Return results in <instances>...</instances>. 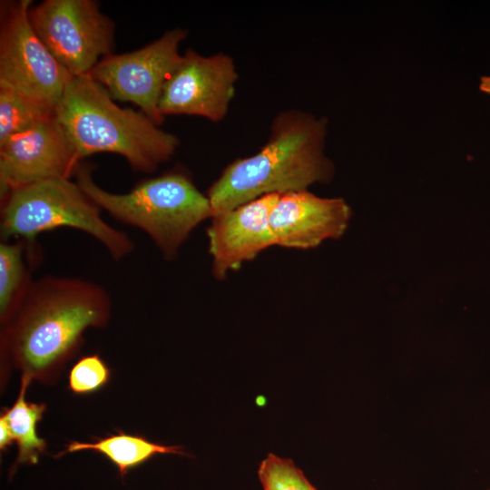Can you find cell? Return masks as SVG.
I'll return each instance as SVG.
<instances>
[{
  "label": "cell",
  "mask_w": 490,
  "mask_h": 490,
  "mask_svg": "<svg viewBox=\"0 0 490 490\" xmlns=\"http://www.w3.org/2000/svg\"><path fill=\"white\" fill-rule=\"evenodd\" d=\"M258 476L263 490H317L292 460L274 454L260 462Z\"/></svg>",
  "instance_id": "17"
},
{
  "label": "cell",
  "mask_w": 490,
  "mask_h": 490,
  "mask_svg": "<svg viewBox=\"0 0 490 490\" xmlns=\"http://www.w3.org/2000/svg\"><path fill=\"white\" fill-rule=\"evenodd\" d=\"M15 443L7 425L0 419V451L5 452Z\"/></svg>",
  "instance_id": "19"
},
{
  "label": "cell",
  "mask_w": 490,
  "mask_h": 490,
  "mask_svg": "<svg viewBox=\"0 0 490 490\" xmlns=\"http://www.w3.org/2000/svg\"><path fill=\"white\" fill-rule=\"evenodd\" d=\"M76 182L102 210L122 223L144 231L166 260H173L191 232L211 218V207L183 172L145 180L125 193L103 190L88 167L79 166Z\"/></svg>",
  "instance_id": "4"
},
{
  "label": "cell",
  "mask_w": 490,
  "mask_h": 490,
  "mask_svg": "<svg viewBox=\"0 0 490 490\" xmlns=\"http://www.w3.org/2000/svg\"><path fill=\"white\" fill-rule=\"evenodd\" d=\"M0 231L10 238L33 242L38 234L72 228L93 237L114 260L130 255L131 238L107 223L101 209L71 178L50 179L10 191L1 197Z\"/></svg>",
  "instance_id": "5"
},
{
  "label": "cell",
  "mask_w": 490,
  "mask_h": 490,
  "mask_svg": "<svg viewBox=\"0 0 490 490\" xmlns=\"http://www.w3.org/2000/svg\"><path fill=\"white\" fill-rule=\"evenodd\" d=\"M112 370L99 354L80 358L68 374L67 388L77 396L95 393L110 381Z\"/></svg>",
  "instance_id": "18"
},
{
  "label": "cell",
  "mask_w": 490,
  "mask_h": 490,
  "mask_svg": "<svg viewBox=\"0 0 490 490\" xmlns=\"http://www.w3.org/2000/svg\"><path fill=\"white\" fill-rule=\"evenodd\" d=\"M25 241L0 243V326L11 317L32 282L24 260Z\"/></svg>",
  "instance_id": "15"
},
{
  "label": "cell",
  "mask_w": 490,
  "mask_h": 490,
  "mask_svg": "<svg viewBox=\"0 0 490 490\" xmlns=\"http://www.w3.org/2000/svg\"><path fill=\"white\" fill-rule=\"evenodd\" d=\"M80 161L54 114L0 142L1 197L39 181L71 178Z\"/></svg>",
  "instance_id": "10"
},
{
  "label": "cell",
  "mask_w": 490,
  "mask_h": 490,
  "mask_svg": "<svg viewBox=\"0 0 490 490\" xmlns=\"http://www.w3.org/2000/svg\"><path fill=\"white\" fill-rule=\"evenodd\" d=\"M479 89L484 93H490V76H484L480 79Z\"/></svg>",
  "instance_id": "20"
},
{
  "label": "cell",
  "mask_w": 490,
  "mask_h": 490,
  "mask_svg": "<svg viewBox=\"0 0 490 490\" xmlns=\"http://www.w3.org/2000/svg\"><path fill=\"white\" fill-rule=\"evenodd\" d=\"M113 304L92 280L60 276L33 279L1 326V385L12 369L44 385L55 384L83 344L90 328L105 327Z\"/></svg>",
  "instance_id": "1"
},
{
  "label": "cell",
  "mask_w": 490,
  "mask_h": 490,
  "mask_svg": "<svg viewBox=\"0 0 490 490\" xmlns=\"http://www.w3.org/2000/svg\"><path fill=\"white\" fill-rule=\"evenodd\" d=\"M238 78L230 55L218 53L205 56L189 49L163 86L160 113L162 116L196 115L220 122L228 113Z\"/></svg>",
  "instance_id": "9"
},
{
  "label": "cell",
  "mask_w": 490,
  "mask_h": 490,
  "mask_svg": "<svg viewBox=\"0 0 490 490\" xmlns=\"http://www.w3.org/2000/svg\"><path fill=\"white\" fill-rule=\"evenodd\" d=\"M30 0L1 4L0 86L55 109L74 76L33 29Z\"/></svg>",
  "instance_id": "6"
},
{
  "label": "cell",
  "mask_w": 490,
  "mask_h": 490,
  "mask_svg": "<svg viewBox=\"0 0 490 490\" xmlns=\"http://www.w3.org/2000/svg\"><path fill=\"white\" fill-rule=\"evenodd\" d=\"M80 451H93L103 456L113 464L122 478L157 455H184L180 446H166L149 440L141 434H129L122 430L103 437L93 436L91 442L70 441L54 457Z\"/></svg>",
  "instance_id": "13"
},
{
  "label": "cell",
  "mask_w": 490,
  "mask_h": 490,
  "mask_svg": "<svg viewBox=\"0 0 490 490\" xmlns=\"http://www.w3.org/2000/svg\"><path fill=\"white\" fill-rule=\"evenodd\" d=\"M327 121L297 109L278 113L260 150L228 164L207 191L213 215L268 194L328 182L334 166L324 153Z\"/></svg>",
  "instance_id": "2"
},
{
  "label": "cell",
  "mask_w": 490,
  "mask_h": 490,
  "mask_svg": "<svg viewBox=\"0 0 490 490\" xmlns=\"http://www.w3.org/2000/svg\"><path fill=\"white\" fill-rule=\"evenodd\" d=\"M351 210L341 198H321L307 190L279 194L270 215L275 244L310 249L347 230Z\"/></svg>",
  "instance_id": "12"
},
{
  "label": "cell",
  "mask_w": 490,
  "mask_h": 490,
  "mask_svg": "<svg viewBox=\"0 0 490 490\" xmlns=\"http://www.w3.org/2000/svg\"><path fill=\"white\" fill-rule=\"evenodd\" d=\"M35 34L72 76L88 74L113 48L114 25L92 0H45L29 10Z\"/></svg>",
  "instance_id": "7"
},
{
  "label": "cell",
  "mask_w": 490,
  "mask_h": 490,
  "mask_svg": "<svg viewBox=\"0 0 490 490\" xmlns=\"http://www.w3.org/2000/svg\"><path fill=\"white\" fill-rule=\"evenodd\" d=\"M28 377H21L19 394L10 407L2 408L0 419L8 426L17 446V456L10 471L15 473L21 465H36L46 452L47 442L37 434V425L47 409L44 403L26 400L31 384Z\"/></svg>",
  "instance_id": "14"
},
{
  "label": "cell",
  "mask_w": 490,
  "mask_h": 490,
  "mask_svg": "<svg viewBox=\"0 0 490 490\" xmlns=\"http://www.w3.org/2000/svg\"><path fill=\"white\" fill-rule=\"evenodd\" d=\"M54 114V109L13 89L0 86V142Z\"/></svg>",
  "instance_id": "16"
},
{
  "label": "cell",
  "mask_w": 490,
  "mask_h": 490,
  "mask_svg": "<svg viewBox=\"0 0 490 490\" xmlns=\"http://www.w3.org/2000/svg\"><path fill=\"white\" fill-rule=\"evenodd\" d=\"M54 114L81 160L113 152L134 171L152 172L172 157L180 143L142 112L118 106L89 74L73 77Z\"/></svg>",
  "instance_id": "3"
},
{
  "label": "cell",
  "mask_w": 490,
  "mask_h": 490,
  "mask_svg": "<svg viewBox=\"0 0 490 490\" xmlns=\"http://www.w3.org/2000/svg\"><path fill=\"white\" fill-rule=\"evenodd\" d=\"M486 490H490V486Z\"/></svg>",
  "instance_id": "21"
},
{
  "label": "cell",
  "mask_w": 490,
  "mask_h": 490,
  "mask_svg": "<svg viewBox=\"0 0 490 490\" xmlns=\"http://www.w3.org/2000/svg\"><path fill=\"white\" fill-rule=\"evenodd\" d=\"M279 194H268L211 217L207 229L212 273L218 279L276 245L270 211Z\"/></svg>",
  "instance_id": "11"
},
{
  "label": "cell",
  "mask_w": 490,
  "mask_h": 490,
  "mask_svg": "<svg viewBox=\"0 0 490 490\" xmlns=\"http://www.w3.org/2000/svg\"><path fill=\"white\" fill-rule=\"evenodd\" d=\"M188 33L175 28L133 52L109 54L89 73L113 99L131 102L160 124L159 102L163 86L179 63V48Z\"/></svg>",
  "instance_id": "8"
}]
</instances>
